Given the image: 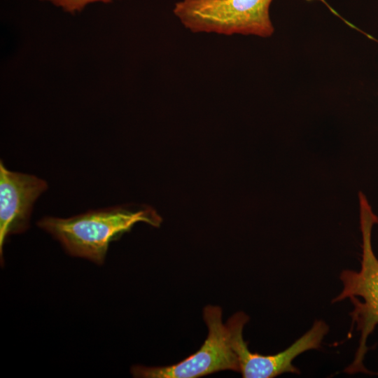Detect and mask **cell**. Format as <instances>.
<instances>
[{
    "label": "cell",
    "instance_id": "obj_1",
    "mask_svg": "<svg viewBox=\"0 0 378 378\" xmlns=\"http://www.w3.org/2000/svg\"><path fill=\"white\" fill-rule=\"evenodd\" d=\"M139 222L158 227L161 218L150 206L125 205L64 218L46 216L37 225L57 240L70 255L102 265L110 243Z\"/></svg>",
    "mask_w": 378,
    "mask_h": 378
},
{
    "label": "cell",
    "instance_id": "obj_2",
    "mask_svg": "<svg viewBox=\"0 0 378 378\" xmlns=\"http://www.w3.org/2000/svg\"><path fill=\"white\" fill-rule=\"evenodd\" d=\"M358 198L362 233L360 269L358 272L349 270L342 272L340 279L343 289L332 302H338L346 298L351 300L354 307L351 313V326L356 324V328L360 332L354 359L344 372L348 374H375L365 367L364 359L369 349L368 338L378 326V259L371 241L372 227L378 223V216L373 212L364 193L359 192Z\"/></svg>",
    "mask_w": 378,
    "mask_h": 378
},
{
    "label": "cell",
    "instance_id": "obj_3",
    "mask_svg": "<svg viewBox=\"0 0 378 378\" xmlns=\"http://www.w3.org/2000/svg\"><path fill=\"white\" fill-rule=\"evenodd\" d=\"M272 1L181 0L175 4L173 13L193 33L267 38L274 31L270 17Z\"/></svg>",
    "mask_w": 378,
    "mask_h": 378
},
{
    "label": "cell",
    "instance_id": "obj_4",
    "mask_svg": "<svg viewBox=\"0 0 378 378\" xmlns=\"http://www.w3.org/2000/svg\"><path fill=\"white\" fill-rule=\"evenodd\" d=\"M208 336L200 349L174 365L161 367L133 365L131 373L138 378H197L223 371L239 372L237 357L232 350L227 328L222 321L220 307L204 309Z\"/></svg>",
    "mask_w": 378,
    "mask_h": 378
},
{
    "label": "cell",
    "instance_id": "obj_5",
    "mask_svg": "<svg viewBox=\"0 0 378 378\" xmlns=\"http://www.w3.org/2000/svg\"><path fill=\"white\" fill-rule=\"evenodd\" d=\"M248 316L239 312L232 315L225 323L231 347L235 353L239 372L244 378H272L283 373L300 374L293 360L310 349H318L328 332L329 328L323 321H316L312 327L287 349L274 355H261L249 351L243 338V329Z\"/></svg>",
    "mask_w": 378,
    "mask_h": 378
},
{
    "label": "cell",
    "instance_id": "obj_6",
    "mask_svg": "<svg viewBox=\"0 0 378 378\" xmlns=\"http://www.w3.org/2000/svg\"><path fill=\"white\" fill-rule=\"evenodd\" d=\"M46 181L32 174L12 172L0 162V257L8 237L29 227L32 208L47 190Z\"/></svg>",
    "mask_w": 378,
    "mask_h": 378
},
{
    "label": "cell",
    "instance_id": "obj_7",
    "mask_svg": "<svg viewBox=\"0 0 378 378\" xmlns=\"http://www.w3.org/2000/svg\"><path fill=\"white\" fill-rule=\"evenodd\" d=\"M52 3L69 13L82 10L88 5L97 2L110 3L114 0H42Z\"/></svg>",
    "mask_w": 378,
    "mask_h": 378
}]
</instances>
